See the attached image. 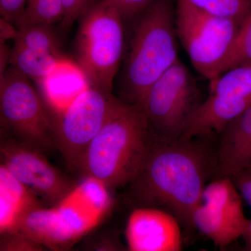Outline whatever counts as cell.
<instances>
[{"label": "cell", "instance_id": "obj_10", "mask_svg": "<svg viewBox=\"0 0 251 251\" xmlns=\"http://www.w3.org/2000/svg\"><path fill=\"white\" fill-rule=\"evenodd\" d=\"M240 193L227 176L206 185L202 203L193 214V226L221 248L242 237L248 219L243 211Z\"/></svg>", "mask_w": 251, "mask_h": 251}, {"label": "cell", "instance_id": "obj_23", "mask_svg": "<svg viewBox=\"0 0 251 251\" xmlns=\"http://www.w3.org/2000/svg\"><path fill=\"white\" fill-rule=\"evenodd\" d=\"M27 0H0L1 18L14 23L19 29L23 25Z\"/></svg>", "mask_w": 251, "mask_h": 251}, {"label": "cell", "instance_id": "obj_18", "mask_svg": "<svg viewBox=\"0 0 251 251\" xmlns=\"http://www.w3.org/2000/svg\"><path fill=\"white\" fill-rule=\"evenodd\" d=\"M249 63H251V11L239 25L235 37L220 69L219 75Z\"/></svg>", "mask_w": 251, "mask_h": 251}, {"label": "cell", "instance_id": "obj_9", "mask_svg": "<svg viewBox=\"0 0 251 251\" xmlns=\"http://www.w3.org/2000/svg\"><path fill=\"white\" fill-rule=\"evenodd\" d=\"M123 103L110 91L89 85L52 116L56 146L69 168L77 171L92 140Z\"/></svg>", "mask_w": 251, "mask_h": 251}, {"label": "cell", "instance_id": "obj_5", "mask_svg": "<svg viewBox=\"0 0 251 251\" xmlns=\"http://www.w3.org/2000/svg\"><path fill=\"white\" fill-rule=\"evenodd\" d=\"M124 18L108 0H99L80 19L76 58L90 85L111 92L123 53Z\"/></svg>", "mask_w": 251, "mask_h": 251}, {"label": "cell", "instance_id": "obj_24", "mask_svg": "<svg viewBox=\"0 0 251 251\" xmlns=\"http://www.w3.org/2000/svg\"><path fill=\"white\" fill-rule=\"evenodd\" d=\"M120 11L124 20L138 16L154 0H108Z\"/></svg>", "mask_w": 251, "mask_h": 251}, {"label": "cell", "instance_id": "obj_28", "mask_svg": "<svg viewBox=\"0 0 251 251\" xmlns=\"http://www.w3.org/2000/svg\"><path fill=\"white\" fill-rule=\"evenodd\" d=\"M242 237L245 241L246 249L247 251H251V220L248 219Z\"/></svg>", "mask_w": 251, "mask_h": 251}, {"label": "cell", "instance_id": "obj_3", "mask_svg": "<svg viewBox=\"0 0 251 251\" xmlns=\"http://www.w3.org/2000/svg\"><path fill=\"white\" fill-rule=\"evenodd\" d=\"M135 25L123 74L126 102L139 105L148 90L179 60L171 0H154Z\"/></svg>", "mask_w": 251, "mask_h": 251}, {"label": "cell", "instance_id": "obj_11", "mask_svg": "<svg viewBox=\"0 0 251 251\" xmlns=\"http://www.w3.org/2000/svg\"><path fill=\"white\" fill-rule=\"evenodd\" d=\"M0 156L1 165L51 206L77 184L52 166L42 151L20 140L1 141Z\"/></svg>", "mask_w": 251, "mask_h": 251}, {"label": "cell", "instance_id": "obj_27", "mask_svg": "<svg viewBox=\"0 0 251 251\" xmlns=\"http://www.w3.org/2000/svg\"><path fill=\"white\" fill-rule=\"evenodd\" d=\"M11 49L6 44H0V76L4 74L10 66Z\"/></svg>", "mask_w": 251, "mask_h": 251}, {"label": "cell", "instance_id": "obj_12", "mask_svg": "<svg viewBox=\"0 0 251 251\" xmlns=\"http://www.w3.org/2000/svg\"><path fill=\"white\" fill-rule=\"evenodd\" d=\"M180 223L167 211L142 207L130 214L126 239L131 251H179L182 249Z\"/></svg>", "mask_w": 251, "mask_h": 251}, {"label": "cell", "instance_id": "obj_14", "mask_svg": "<svg viewBox=\"0 0 251 251\" xmlns=\"http://www.w3.org/2000/svg\"><path fill=\"white\" fill-rule=\"evenodd\" d=\"M39 196L0 166V233L16 232L28 213L44 207Z\"/></svg>", "mask_w": 251, "mask_h": 251}, {"label": "cell", "instance_id": "obj_17", "mask_svg": "<svg viewBox=\"0 0 251 251\" xmlns=\"http://www.w3.org/2000/svg\"><path fill=\"white\" fill-rule=\"evenodd\" d=\"M209 94L251 105V63L239 66L210 81Z\"/></svg>", "mask_w": 251, "mask_h": 251}, {"label": "cell", "instance_id": "obj_16", "mask_svg": "<svg viewBox=\"0 0 251 251\" xmlns=\"http://www.w3.org/2000/svg\"><path fill=\"white\" fill-rule=\"evenodd\" d=\"M65 59L62 52L14 46L11 49L9 67L39 83Z\"/></svg>", "mask_w": 251, "mask_h": 251}, {"label": "cell", "instance_id": "obj_4", "mask_svg": "<svg viewBox=\"0 0 251 251\" xmlns=\"http://www.w3.org/2000/svg\"><path fill=\"white\" fill-rule=\"evenodd\" d=\"M109 188L85 177L51 208L35 211L29 230L34 240L51 250H65L97 227L111 209Z\"/></svg>", "mask_w": 251, "mask_h": 251}, {"label": "cell", "instance_id": "obj_21", "mask_svg": "<svg viewBox=\"0 0 251 251\" xmlns=\"http://www.w3.org/2000/svg\"><path fill=\"white\" fill-rule=\"evenodd\" d=\"M99 0H63V16L60 21L61 27L67 31L74 23L80 21Z\"/></svg>", "mask_w": 251, "mask_h": 251}, {"label": "cell", "instance_id": "obj_8", "mask_svg": "<svg viewBox=\"0 0 251 251\" xmlns=\"http://www.w3.org/2000/svg\"><path fill=\"white\" fill-rule=\"evenodd\" d=\"M1 125L18 140L48 151L57 148L53 118L42 97L29 78L9 67L0 76Z\"/></svg>", "mask_w": 251, "mask_h": 251}, {"label": "cell", "instance_id": "obj_1", "mask_svg": "<svg viewBox=\"0 0 251 251\" xmlns=\"http://www.w3.org/2000/svg\"><path fill=\"white\" fill-rule=\"evenodd\" d=\"M211 168V153L199 140L153 138L130 184L135 197L144 204L168 209L180 224L191 228Z\"/></svg>", "mask_w": 251, "mask_h": 251}, {"label": "cell", "instance_id": "obj_22", "mask_svg": "<svg viewBox=\"0 0 251 251\" xmlns=\"http://www.w3.org/2000/svg\"><path fill=\"white\" fill-rule=\"evenodd\" d=\"M0 251H38L45 247L18 232L1 234Z\"/></svg>", "mask_w": 251, "mask_h": 251}, {"label": "cell", "instance_id": "obj_6", "mask_svg": "<svg viewBox=\"0 0 251 251\" xmlns=\"http://www.w3.org/2000/svg\"><path fill=\"white\" fill-rule=\"evenodd\" d=\"M175 23L176 36L196 71L209 81L219 77L239 23L202 11L186 0H177Z\"/></svg>", "mask_w": 251, "mask_h": 251}, {"label": "cell", "instance_id": "obj_7", "mask_svg": "<svg viewBox=\"0 0 251 251\" xmlns=\"http://www.w3.org/2000/svg\"><path fill=\"white\" fill-rule=\"evenodd\" d=\"M200 103L196 80L178 60L153 84L138 106L153 138L173 141L179 139Z\"/></svg>", "mask_w": 251, "mask_h": 251}, {"label": "cell", "instance_id": "obj_20", "mask_svg": "<svg viewBox=\"0 0 251 251\" xmlns=\"http://www.w3.org/2000/svg\"><path fill=\"white\" fill-rule=\"evenodd\" d=\"M63 0H27L24 25H52L62 21ZM22 27V26H21Z\"/></svg>", "mask_w": 251, "mask_h": 251}, {"label": "cell", "instance_id": "obj_2", "mask_svg": "<svg viewBox=\"0 0 251 251\" xmlns=\"http://www.w3.org/2000/svg\"><path fill=\"white\" fill-rule=\"evenodd\" d=\"M152 139L142 109L124 102L92 140L77 171L108 188L130 184Z\"/></svg>", "mask_w": 251, "mask_h": 251}, {"label": "cell", "instance_id": "obj_13", "mask_svg": "<svg viewBox=\"0 0 251 251\" xmlns=\"http://www.w3.org/2000/svg\"><path fill=\"white\" fill-rule=\"evenodd\" d=\"M251 170V105L226 126L216 157L219 177Z\"/></svg>", "mask_w": 251, "mask_h": 251}, {"label": "cell", "instance_id": "obj_26", "mask_svg": "<svg viewBox=\"0 0 251 251\" xmlns=\"http://www.w3.org/2000/svg\"><path fill=\"white\" fill-rule=\"evenodd\" d=\"M18 28L14 23L5 18H0V44H6V41L15 40L18 34Z\"/></svg>", "mask_w": 251, "mask_h": 251}, {"label": "cell", "instance_id": "obj_25", "mask_svg": "<svg viewBox=\"0 0 251 251\" xmlns=\"http://www.w3.org/2000/svg\"><path fill=\"white\" fill-rule=\"evenodd\" d=\"M229 177L235 184L241 196L251 208V170L238 172Z\"/></svg>", "mask_w": 251, "mask_h": 251}, {"label": "cell", "instance_id": "obj_19", "mask_svg": "<svg viewBox=\"0 0 251 251\" xmlns=\"http://www.w3.org/2000/svg\"><path fill=\"white\" fill-rule=\"evenodd\" d=\"M198 9L215 16L230 18L238 23L251 11V0H186Z\"/></svg>", "mask_w": 251, "mask_h": 251}, {"label": "cell", "instance_id": "obj_15", "mask_svg": "<svg viewBox=\"0 0 251 251\" xmlns=\"http://www.w3.org/2000/svg\"><path fill=\"white\" fill-rule=\"evenodd\" d=\"M42 98L52 116L67 108L90 84L78 66L67 59L39 82Z\"/></svg>", "mask_w": 251, "mask_h": 251}]
</instances>
